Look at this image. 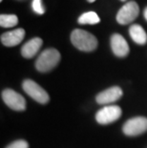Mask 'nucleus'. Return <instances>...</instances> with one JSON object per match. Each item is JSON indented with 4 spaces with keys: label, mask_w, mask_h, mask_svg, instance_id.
<instances>
[{
    "label": "nucleus",
    "mask_w": 147,
    "mask_h": 148,
    "mask_svg": "<svg viewBox=\"0 0 147 148\" xmlns=\"http://www.w3.org/2000/svg\"><path fill=\"white\" fill-rule=\"evenodd\" d=\"M18 1H22V0H18Z\"/></svg>",
    "instance_id": "obj_20"
},
{
    "label": "nucleus",
    "mask_w": 147,
    "mask_h": 148,
    "mask_svg": "<svg viewBox=\"0 0 147 148\" xmlns=\"http://www.w3.org/2000/svg\"><path fill=\"white\" fill-rule=\"evenodd\" d=\"M0 1H3V0H0Z\"/></svg>",
    "instance_id": "obj_21"
},
{
    "label": "nucleus",
    "mask_w": 147,
    "mask_h": 148,
    "mask_svg": "<svg viewBox=\"0 0 147 148\" xmlns=\"http://www.w3.org/2000/svg\"><path fill=\"white\" fill-rule=\"evenodd\" d=\"M32 8L34 12L37 14H43L45 12L44 6H43L42 0H33L32 2Z\"/></svg>",
    "instance_id": "obj_15"
},
{
    "label": "nucleus",
    "mask_w": 147,
    "mask_h": 148,
    "mask_svg": "<svg viewBox=\"0 0 147 148\" xmlns=\"http://www.w3.org/2000/svg\"><path fill=\"white\" fill-rule=\"evenodd\" d=\"M121 108L118 105H106L96 114V121L99 124L106 125L118 121L121 116Z\"/></svg>",
    "instance_id": "obj_5"
},
{
    "label": "nucleus",
    "mask_w": 147,
    "mask_h": 148,
    "mask_svg": "<svg viewBox=\"0 0 147 148\" xmlns=\"http://www.w3.org/2000/svg\"><path fill=\"white\" fill-rule=\"evenodd\" d=\"M6 148H29V144L24 140H17L9 144Z\"/></svg>",
    "instance_id": "obj_16"
},
{
    "label": "nucleus",
    "mask_w": 147,
    "mask_h": 148,
    "mask_svg": "<svg viewBox=\"0 0 147 148\" xmlns=\"http://www.w3.org/2000/svg\"><path fill=\"white\" fill-rule=\"evenodd\" d=\"M71 42L76 48L83 52H92L98 47V39L96 36L81 29H76L72 32Z\"/></svg>",
    "instance_id": "obj_1"
},
{
    "label": "nucleus",
    "mask_w": 147,
    "mask_h": 148,
    "mask_svg": "<svg viewBox=\"0 0 147 148\" xmlns=\"http://www.w3.org/2000/svg\"><path fill=\"white\" fill-rule=\"evenodd\" d=\"M123 133L126 136H139L147 131V118L145 116H135L125 122L122 127Z\"/></svg>",
    "instance_id": "obj_4"
},
{
    "label": "nucleus",
    "mask_w": 147,
    "mask_h": 148,
    "mask_svg": "<svg viewBox=\"0 0 147 148\" xmlns=\"http://www.w3.org/2000/svg\"><path fill=\"white\" fill-rule=\"evenodd\" d=\"M22 88L28 96L38 103L46 104L50 100L48 93L39 84H37L36 81L32 79H25L22 83Z\"/></svg>",
    "instance_id": "obj_3"
},
{
    "label": "nucleus",
    "mask_w": 147,
    "mask_h": 148,
    "mask_svg": "<svg viewBox=\"0 0 147 148\" xmlns=\"http://www.w3.org/2000/svg\"><path fill=\"white\" fill-rule=\"evenodd\" d=\"M111 48L114 55L118 58H124L129 53V45L120 34H114L111 36Z\"/></svg>",
    "instance_id": "obj_9"
},
{
    "label": "nucleus",
    "mask_w": 147,
    "mask_h": 148,
    "mask_svg": "<svg viewBox=\"0 0 147 148\" xmlns=\"http://www.w3.org/2000/svg\"><path fill=\"white\" fill-rule=\"evenodd\" d=\"M25 37L24 29H16L1 34V42L4 46L14 47L18 45Z\"/></svg>",
    "instance_id": "obj_10"
},
{
    "label": "nucleus",
    "mask_w": 147,
    "mask_h": 148,
    "mask_svg": "<svg viewBox=\"0 0 147 148\" xmlns=\"http://www.w3.org/2000/svg\"><path fill=\"white\" fill-rule=\"evenodd\" d=\"M139 14V7L135 1L124 4L117 14V21L121 25L130 24L136 19Z\"/></svg>",
    "instance_id": "obj_6"
},
{
    "label": "nucleus",
    "mask_w": 147,
    "mask_h": 148,
    "mask_svg": "<svg viewBox=\"0 0 147 148\" xmlns=\"http://www.w3.org/2000/svg\"><path fill=\"white\" fill-rule=\"evenodd\" d=\"M129 34L134 41L139 45H144L147 42V34L139 24H134L129 28Z\"/></svg>",
    "instance_id": "obj_12"
},
{
    "label": "nucleus",
    "mask_w": 147,
    "mask_h": 148,
    "mask_svg": "<svg viewBox=\"0 0 147 148\" xmlns=\"http://www.w3.org/2000/svg\"><path fill=\"white\" fill-rule=\"evenodd\" d=\"M18 23V18L15 14H1L0 15V26L3 28L14 27Z\"/></svg>",
    "instance_id": "obj_14"
},
{
    "label": "nucleus",
    "mask_w": 147,
    "mask_h": 148,
    "mask_svg": "<svg viewBox=\"0 0 147 148\" xmlns=\"http://www.w3.org/2000/svg\"><path fill=\"white\" fill-rule=\"evenodd\" d=\"M87 1H88L89 3H93V2H95L96 0H87Z\"/></svg>",
    "instance_id": "obj_18"
},
{
    "label": "nucleus",
    "mask_w": 147,
    "mask_h": 148,
    "mask_svg": "<svg viewBox=\"0 0 147 148\" xmlns=\"http://www.w3.org/2000/svg\"><path fill=\"white\" fill-rule=\"evenodd\" d=\"M122 97V90L118 86H113L102 91L96 97V100L98 104H111L117 101Z\"/></svg>",
    "instance_id": "obj_8"
},
{
    "label": "nucleus",
    "mask_w": 147,
    "mask_h": 148,
    "mask_svg": "<svg viewBox=\"0 0 147 148\" xmlns=\"http://www.w3.org/2000/svg\"><path fill=\"white\" fill-rule=\"evenodd\" d=\"M60 53L57 49H46L39 55L36 61V68L41 73H47L57 67L60 61Z\"/></svg>",
    "instance_id": "obj_2"
},
{
    "label": "nucleus",
    "mask_w": 147,
    "mask_h": 148,
    "mask_svg": "<svg viewBox=\"0 0 147 148\" xmlns=\"http://www.w3.org/2000/svg\"><path fill=\"white\" fill-rule=\"evenodd\" d=\"M79 24H82V25H95V24H98L101 21V18L98 15V14L95 12H84L80 15L79 17Z\"/></svg>",
    "instance_id": "obj_13"
},
{
    "label": "nucleus",
    "mask_w": 147,
    "mask_h": 148,
    "mask_svg": "<svg viewBox=\"0 0 147 148\" xmlns=\"http://www.w3.org/2000/svg\"><path fill=\"white\" fill-rule=\"evenodd\" d=\"M43 40L39 37H34L26 42L21 48V55L25 58H32L41 48Z\"/></svg>",
    "instance_id": "obj_11"
},
{
    "label": "nucleus",
    "mask_w": 147,
    "mask_h": 148,
    "mask_svg": "<svg viewBox=\"0 0 147 148\" xmlns=\"http://www.w3.org/2000/svg\"><path fill=\"white\" fill-rule=\"evenodd\" d=\"M121 1H126V0H121Z\"/></svg>",
    "instance_id": "obj_19"
},
{
    "label": "nucleus",
    "mask_w": 147,
    "mask_h": 148,
    "mask_svg": "<svg viewBox=\"0 0 147 148\" xmlns=\"http://www.w3.org/2000/svg\"><path fill=\"white\" fill-rule=\"evenodd\" d=\"M3 101L8 107L14 111H24L26 109V100L15 91L12 89H5L1 94Z\"/></svg>",
    "instance_id": "obj_7"
},
{
    "label": "nucleus",
    "mask_w": 147,
    "mask_h": 148,
    "mask_svg": "<svg viewBox=\"0 0 147 148\" xmlns=\"http://www.w3.org/2000/svg\"><path fill=\"white\" fill-rule=\"evenodd\" d=\"M143 15H144L145 19L147 20V7L145 8V10H144V12H143Z\"/></svg>",
    "instance_id": "obj_17"
}]
</instances>
